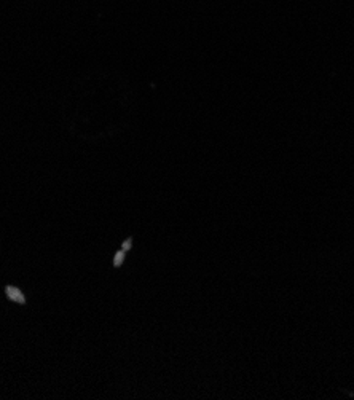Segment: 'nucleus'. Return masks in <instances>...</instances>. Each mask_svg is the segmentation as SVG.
<instances>
[{
	"label": "nucleus",
	"instance_id": "f257e3e1",
	"mask_svg": "<svg viewBox=\"0 0 354 400\" xmlns=\"http://www.w3.org/2000/svg\"><path fill=\"white\" fill-rule=\"evenodd\" d=\"M6 293H9L10 298L16 300V302H19V303H24L26 302V298L23 297V293L19 292L18 289H15V288H6Z\"/></svg>",
	"mask_w": 354,
	"mask_h": 400
}]
</instances>
